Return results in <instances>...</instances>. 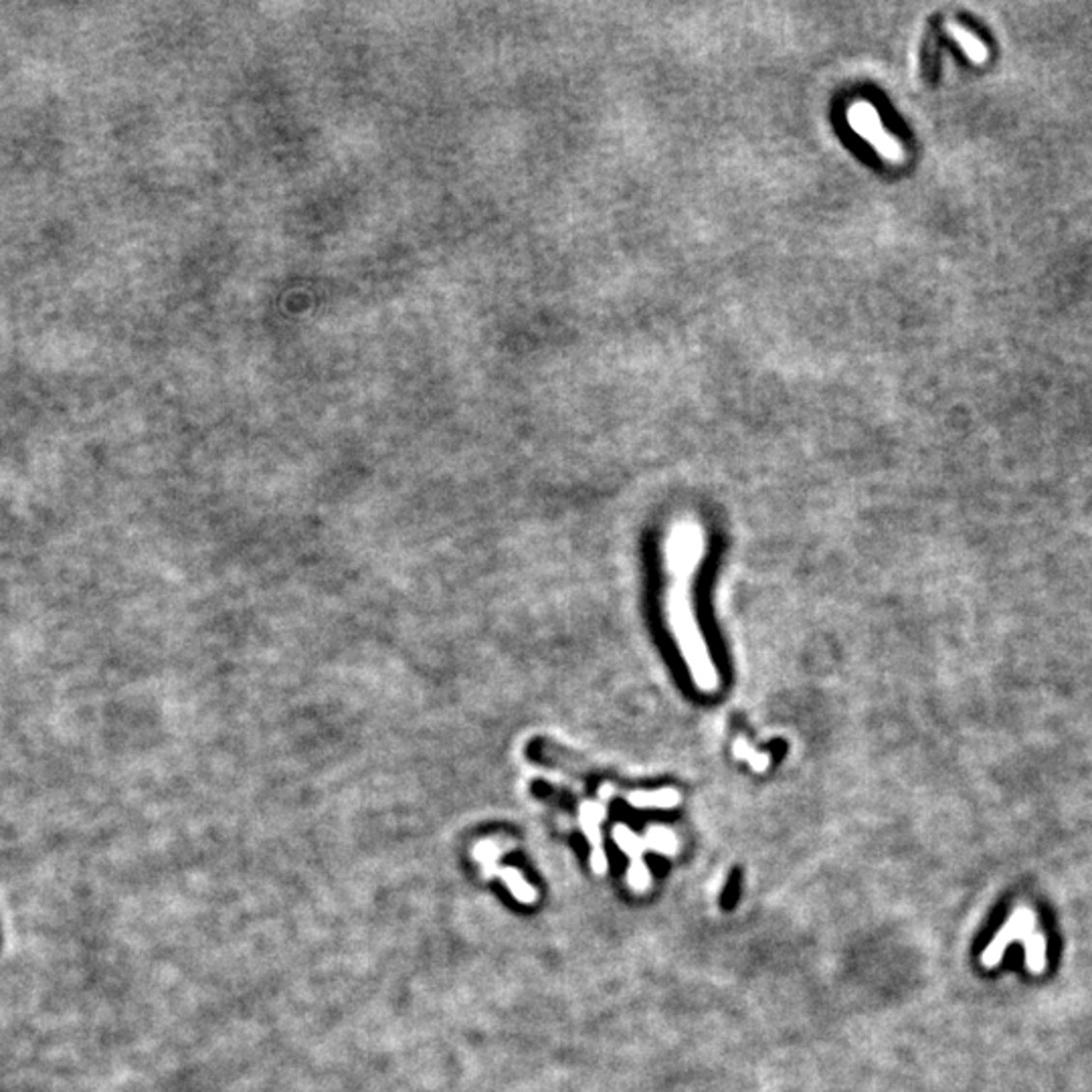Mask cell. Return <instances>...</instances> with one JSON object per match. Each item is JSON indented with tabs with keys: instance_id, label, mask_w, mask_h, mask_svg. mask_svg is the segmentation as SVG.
<instances>
[{
	"instance_id": "6da1fadb",
	"label": "cell",
	"mask_w": 1092,
	"mask_h": 1092,
	"mask_svg": "<svg viewBox=\"0 0 1092 1092\" xmlns=\"http://www.w3.org/2000/svg\"><path fill=\"white\" fill-rule=\"evenodd\" d=\"M704 557V534L696 522H676L668 531L664 542L666 562V591L664 612L669 634L674 636L678 652L700 692H717L721 678L717 666L708 652V643L702 638L696 621L695 603H692V585L698 564Z\"/></svg>"
},
{
	"instance_id": "7a4b0ae2",
	"label": "cell",
	"mask_w": 1092,
	"mask_h": 1092,
	"mask_svg": "<svg viewBox=\"0 0 1092 1092\" xmlns=\"http://www.w3.org/2000/svg\"><path fill=\"white\" fill-rule=\"evenodd\" d=\"M850 120L854 123L856 132L862 138H866L882 156L892 160V162L905 160V150H902L900 142H896L887 132V128L882 125V122L878 118L876 108L870 106V103H864V101L856 103V106L850 112Z\"/></svg>"
},
{
	"instance_id": "3957f363",
	"label": "cell",
	"mask_w": 1092,
	"mask_h": 1092,
	"mask_svg": "<svg viewBox=\"0 0 1092 1092\" xmlns=\"http://www.w3.org/2000/svg\"><path fill=\"white\" fill-rule=\"evenodd\" d=\"M944 31L949 33V37L955 41V43L963 49V53L968 55L971 61L983 63V61H987V57H990V51H987L983 41L977 39L975 35H971L968 29H963L961 25L953 23V20L944 25Z\"/></svg>"
}]
</instances>
